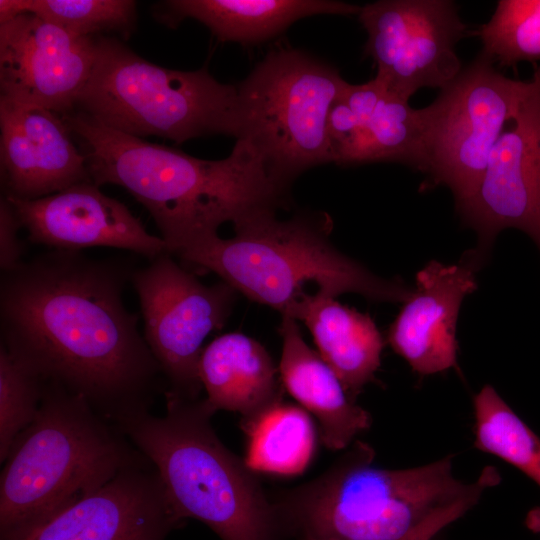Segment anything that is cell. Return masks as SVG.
Masks as SVG:
<instances>
[{
    "label": "cell",
    "mask_w": 540,
    "mask_h": 540,
    "mask_svg": "<svg viewBox=\"0 0 540 540\" xmlns=\"http://www.w3.org/2000/svg\"><path fill=\"white\" fill-rule=\"evenodd\" d=\"M134 270L125 258L53 249L0 280L1 344L113 423L148 410L162 375L123 301Z\"/></svg>",
    "instance_id": "6da1fadb"
},
{
    "label": "cell",
    "mask_w": 540,
    "mask_h": 540,
    "mask_svg": "<svg viewBox=\"0 0 540 540\" xmlns=\"http://www.w3.org/2000/svg\"><path fill=\"white\" fill-rule=\"evenodd\" d=\"M84 148L91 181L125 188L150 213L168 251L218 234L254 214L286 204L262 160L236 140L221 160H204L180 150L114 130L89 115H63Z\"/></svg>",
    "instance_id": "7a4b0ae2"
},
{
    "label": "cell",
    "mask_w": 540,
    "mask_h": 540,
    "mask_svg": "<svg viewBox=\"0 0 540 540\" xmlns=\"http://www.w3.org/2000/svg\"><path fill=\"white\" fill-rule=\"evenodd\" d=\"M233 237L218 234L193 243L174 256L197 269L213 272L237 293L267 305L281 316H293L310 294L336 297L356 293L372 301L405 302L413 287L400 279L373 274L338 251L329 241L331 219L297 215L276 218L263 211L233 226Z\"/></svg>",
    "instance_id": "3957f363"
},
{
    "label": "cell",
    "mask_w": 540,
    "mask_h": 540,
    "mask_svg": "<svg viewBox=\"0 0 540 540\" xmlns=\"http://www.w3.org/2000/svg\"><path fill=\"white\" fill-rule=\"evenodd\" d=\"M166 411L127 414L116 425L155 468L176 516L222 540H278L279 515L252 470L217 437L206 400L165 392Z\"/></svg>",
    "instance_id": "277c9868"
},
{
    "label": "cell",
    "mask_w": 540,
    "mask_h": 540,
    "mask_svg": "<svg viewBox=\"0 0 540 540\" xmlns=\"http://www.w3.org/2000/svg\"><path fill=\"white\" fill-rule=\"evenodd\" d=\"M118 431L81 396L44 382L1 472L0 540L26 538L136 460Z\"/></svg>",
    "instance_id": "5b68a950"
},
{
    "label": "cell",
    "mask_w": 540,
    "mask_h": 540,
    "mask_svg": "<svg viewBox=\"0 0 540 540\" xmlns=\"http://www.w3.org/2000/svg\"><path fill=\"white\" fill-rule=\"evenodd\" d=\"M374 450L356 441L317 479L275 503L283 533L300 540H401L437 511L498 473L485 466L471 483L457 478L453 456L406 469L373 464Z\"/></svg>",
    "instance_id": "8992f818"
},
{
    "label": "cell",
    "mask_w": 540,
    "mask_h": 540,
    "mask_svg": "<svg viewBox=\"0 0 540 540\" xmlns=\"http://www.w3.org/2000/svg\"><path fill=\"white\" fill-rule=\"evenodd\" d=\"M75 111L139 138L176 143L213 134L236 138L238 89L217 81L205 67H162L102 36L96 37L94 68Z\"/></svg>",
    "instance_id": "52a82bcc"
},
{
    "label": "cell",
    "mask_w": 540,
    "mask_h": 540,
    "mask_svg": "<svg viewBox=\"0 0 540 540\" xmlns=\"http://www.w3.org/2000/svg\"><path fill=\"white\" fill-rule=\"evenodd\" d=\"M347 84L336 68L306 52H269L237 85L236 140L246 142L287 191L304 171L335 163L327 116Z\"/></svg>",
    "instance_id": "ba28073f"
},
{
    "label": "cell",
    "mask_w": 540,
    "mask_h": 540,
    "mask_svg": "<svg viewBox=\"0 0 540 540\" xmlns=\"http://www.w3.org/2000/svg\"><path fill=\"white\" fill-rule=\"evenodd\" d=\"M532 80L503 75L480 54L420 108L425 188L450 189L458 207L476 190L507 124L530 92Z\"/></svg>",
    "instance_id": "9c48e42d"
},
{
    "label": "cell",
    "mask_w": 540,
    "mask_h": 540,
    "mask_svg": "<svg viewBox=\"0 0 540 540\" xmlns=\"http://www.w3.org/2000/svg\"><path fill=\"white\" fill-rule=\"evenodd\" d=\"M131 284L139 299L143 336L169 385L167 391L198 399L202 344L226 323L236 290L223 281L210 286L201 283L170 253L135 269Z\"/></svg>",
    "instance_id": "30bf717a"
},
{
    "label": "cell",
    "mask_w": 540,
    "mask_h": 540,
    "mask_svg": "<svg viewBox=\"0 0 540 540\" xmlns=\"http://www.w3.org/2000/svg\"><path fill=\"white\" fill-rule=\"evenodd\" d=\"M358 18L364 53L392 96L409 101L421 88L441 89L463 68L456 45L467 26L451 0H380L361 6Z\"/></svg>",
    "instance_id": "8fae6325"
},
{
    "label": "cell",
    "mask_w": 540,
    "mask_h": 540,
    "mask_svg": "<svg viewBox=\"0 0 540 540\" xmlns=\"http://www.w3.org/2000/svg\"><path fill=\"white\" fill-rule=\"evenodd\" d=\"M520 109L490 152L474 193L456 207L477 236L467 253L481 267L498 234L517 229L540 251V69Z\"/></svg>",
    "instance_id": "7c38bea8"
},
{
    "label": "cell",
    "mask_w": 540,
    "mask_h": 540,
    "mask_svg": "<svg viewBox=\"0 0 540 540\" xmlns=\"http://www.w3.org/2000/svg\"><path fill=\"white\" fill-rule=\"evenodd\" d=\"M95 60L96 37L73 35L31 13L0 23V97L66 115Z\"/></svg>",
    "instance_id": "4fadbf2b"
},
{
    "label": "cell",
    "mask_w": 540,
    "mask_h": 540,
    "mask_svg": "<svg viewBox=\"0 0 540 540\" xmlns=\"http://www.w3.org/2000/svg\"><path fill=\"white\" fill-rule=\"evenodd\" d=\"M5 197L34 244L72 251L113 247L149 260L169 253L161 237L148 233L125 204L105 195L93 182L38 199Z\"/></svg>",
    "instance_id": "5bb4252c"
},
{
    "label": "cell",
    "mask_w": 540,
    "mask_h": 540,
    "mask_svg": "<svg viewBox=\"0 0 540 540\" xmlns=\"http://www.w3.org/2000/svg\"><path fill=\"white\" fill-rule=\"evenodd\" d=\"M146 461L141 454L102 488L22 540H164L182 521Z\"/></svg>",
    "instance_id": "9a60e30c"
},
{
    "label": "cell",
    "mask_w": 540,
    "mask_h": 540,
    "mask_svg": "<svg viewBox=\"0 0 540 540\" xmlns=\"http://www.w3.org/2000/svg\"><path fill=\"white\" fill-rule=\"evenodd\" d=\"M0 128L5 196L32 200L92 182L87 159L62 115L0 97Z\"/></svg>",
    "instance_id": "2e32d148"
},
{
    "label": "cell",
    "mask_w": 540,
    "mask_h": 540,
    "mask_svg": "<svg viewBox=\"0 0 540 540\" xmlns=\"http://www.w3.org/2000/svg\"><path fill=\"white\" fill-rule=\"evenodd\" d=\"M479 267L466 254L454 264L429 261L411 296L389 327L387 341L421 376L457 366V320L466 296L478 287Z\"/></svg>",
    "instance_id": "e0dca14e"
},
{
    "label": "cell",
    "mask_w": 540,
    "mask_h": 540,
    "mask_svg": "<svg viewBox=\"0 0 540 540\" xmlns=\"http://www.w3.org/2000/svg\"><path fill=\"white\" fill-rule=\"evenodd\" d=\"M279 375L283 387L318 421L324 445L341 450L371 425L370 414L347 395L341 381L305 342L297 320L282 316Z\"/></svg>",
    "instance_id": "ac0fdd59"
},
{
    "label": "cell",
    "mask_w": 540,
    "mask_h": 540,
    "mask_svg": "<svg viewBox=\"0 0 540 540\" xmlns=\"http://www.w3.org/2000/svg\"><path fill=\"white\" fill-rule=\"evenodd\" d=\"M206 402L216 412L256 415L282 400L279 370L255 339L239 332L215 338L202 351L198 366Z\"/></svg>",
    "instance_id": "d6986e66"
},
{
    "label": "cell",
    "mask_w": 540,
    "mask_h": 540,
    "mask_svg": "<svg viewBox=\"0 0 540 540\" xmlns=\"http://www.w3.org/2000/svg\"><path fill=\"white\" fill-rule=\"evenodd\" d=\"M361 6L328 0H172L156 11L159 21L177 26L193 18L223 42L256 44L313 15L357 14Z\"/></svg>",
    "instance_id": "ffe728a7"
},
{
    "label": "cell",
    "mask_w": 540,
    "mask_h": 540,
    "mask_svg": "<svg viewBox=\"0 0 540 540\" xmlns=\"http://www.w3.org/2000/svg\"><path fill=\"white\" fill-rule=\"evenodd\" d=\"M292 317L306 325L319 355L355 402L381 364L384 340L373 319L319 293L308 295Z\"/></svg>",
    "instance_id": "44dd1931"
},
{
    "label": "cell",
    "mask_w": 540,
    "mask_h": 540,
    "mask_svg": "<svg viewBox=\"0 0 540 540\" xmlns=\"http://www.w3.org/2000/svg\"><path fill=\"white\" fill-rule=\"evenodd\" d=\"M244 462L252 471L296 475L309 465L316 448V430L308 412L278 401L254 416L243 418Z\"/></svg>",
    "instance_id": "7402d4cb"
},
{
    "label": "cell",
    "mask_w": 540,
    "mask_h": 540,
    "mask_svg": "<svg viewBox=\"0 0 540 540\" xmlns=\"http://www.w3.org/2000/svg\"><path fill=\"white\" fill-rule=\"evenodd\" d=\"M398 162L423 172L420 109L387 92L339 165Z\"/></svg>",
    "instance_id": "603a6c76"
},
{
    "label": "cell",
    "mask_w": 540,
    "mask_h": 540,
    "mask_svg": "<svg viewBox=\"0 0 540 540\" xmlns=\"http://www.w3.org/2000/svg\"><path fill=\"white\" fill-rule=\"evenodd\" d=\"M474 445L519 469L540 487V439L489 384L474 396Z\"/></svg>",
    "instance_id": "cb8c5ba5"
},
{
    "label": "cell",
    "mask_w": 540,
    "mask_h": 540,
    "mask_svg": "<svg viewBox=\"0 0 540 540\" xmlns=\"http://www.w3.org/2000/svg\"><path fill=\"white\" fill-rule=\"evenodd\" d=\"M22 13L34 14L80 37L102 31H130L136 20L131 0H1L0 23Z\"/></svg>",
    "instance_id": "d4e9b609"
},
{
    "label": "cell",
    "mask_w": 540,
    "mask_h": 540,
    "mask_svg": "<svg viewBox=\"0 0 540 540\" xmlns=\"http://www.w3.org/2000/svg\"><path fill=\"white\" fill-rule=\"evenodd\" d=\"M495 65L540 61V0H499L488 22L473 32Z\"/></svg>",
    "instance_id": "484cf974"
},
{
    "label": "cell",
    "mask_w": 540,
    "mask_h": 540,
    "mask_svg": "<svg viewBox=\"0 0 540 540\" xmlns=\"http://www.w3.org/2000/svg\"><path fill=\"white\" fill-rule=\"evenodd\" d=\"M44 381L0 343V461L35 419Z\"/></svg>",
    "instance_id": "4316f807"
},
{
    "label": "cell",
    "mask_w": 540,
    "mask_h": 540,
    "mask_svg": "<svg viewBox=\"0 0 540 540\" xmlns=\"http://www.w3.org/2000/svg\"><path fill=\"white\" fill-rule=\"evenodd\" d=\"M363 128L360 120L339 98L327 116V133L332 144L335 163L339 164Z\"/></svg>",
    "instance_id": "83f0119b"
},
{
    "label": "cell",
    "mask_w": 540,
    "mask_h": 540,
    "mask_svg": "<svg viewBox=\"0 0 540 540\" xmlns=\"http://www.w3.org/2000/svg\"><path fill=\"white\" fill-rule=\"evenodd\" d=\"M21 223L10 201L2 196L0 200V268L7 272L23 260L25 245L18 238Z\"/></svg>",
    "instance_id": "f1b7e54d"
},
{
    "label": "cell",
    "mask_w": 540,
    "mask_h": 540,
    "mask_svg": "<svg viewBox=\"0 0 540 540\" xmlns=\"http://www.w3.org/2000/svg\"><path fill=\"white\" fill-rule=\"evenodd\" d=\"M485 493L483 488H478L460 500L437 511L413 532L401 540H431L443 528L462 517L473 508Z\"/></svg>",
    "instance_id": "f546056e"
},
{
    "label": "cell",
    "mask_w": 540,
    "mask_h": 540,
    "mask_svg": "<svg viewBox=\"0 0 540 540\" xmlns=\"http://www.w3.org/2000/svg\"><path fill=\"white\" fill-rule=\"evenodd\" d=\"M386 91L376 79L363 84L348 83L340 99L351 109L364 126L374 113Z\"/></svg>",
    "instance_id": "4dcf8cb0"
},
{
    "label": "cell",
    "mask_w": 540,
    "mask_h": 540,
    "mask_svg": "<svg viewBox=\"0 0 540 540\" xmlns=\"http://www.w3.org/2000/svg\"><path fill=\"white\" fill-rule=\"evenodd\" d=\"M525 523L529 530L540 535V506L534 507L527 513Z\"/></svg>",
    "instance_id": "1f68e13d"
},
{
    "label": "cell",
    "mask_w": 540,
    "mask_h": 540,
    "mask_svg": "<svg viewBox=\"0 0 540 540\" xmlns=\"http://www.w3.org/2000/svg\"><path fill=\"white\" fill-rule=\"evenodd\" d=\"M538 67H539V69H540V66H538Z\"/></svg>",
    "instance_id": "d6a6232c"
}]
</instances>
